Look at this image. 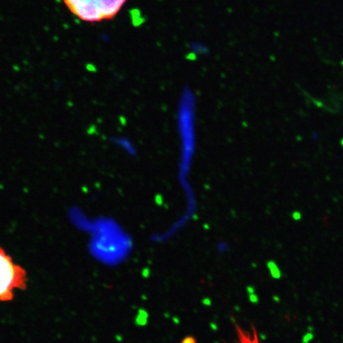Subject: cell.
Segmentation results:
<instances>
[{
  "instance_id": "cell-1",
  "label": "cell",
  "mask_w": 343,
  "mask_h": 343,
  "mask_svg": "<svg viewBox=\"0 0 343 343\" xmlns=\"http://www.w3.org/2000/svg\"><path fill=\"white\" fill-rule=\"evenodd\" d=\"M176 134L177 137V180L184 200L183 211L172 222L171 229H176L189 223L196 212V199L193 188V169L199 147L198 121L191 108L181 107L176 114Z\"/></svg>"
},
{
  "instance_id": "cell-2",
  "label": "cell",
  "mask_w": 343,
  "mask_h": 343,
  "mask_svg": "<svg viewBox=\"0 0 343 343\" xmlns=\"http://www.w3.org/2000/svg\"><path fill=\"white\" fill-rule=\"evenodd\" d=\"M127 0H63L72 14L88 22L113 19Z\"/></svg>"
},
{
  "instance_id": "cell-3",
  "label": "cell",
  "mask_w": 343,
  "mask_h": 343,
  "mask_svg": "<svg viewBox=\"0 0 343 343\" xmlns=\"http://www.w3.org/2000/svg\"><path fill=\"white\" fill-rule=\"evenodd\" d=\"M26 270L15 264L0 247V301H10L16 290L26 289Z\"/></svg>"
},
{
  "instance_id": "cell-4",
  "label": "cell",
  "mask_w": 343,
  "mask_h": 343,
  "mask_svg": "<svg viewBox=\"0 0 343 343\" xmlns=\"http://www.w3.org/2000/svg\"><path fill=\"white\" fill-rule=\"evenodd\" d=\"M236 343H261L254 327H251L249 330H246L243 327L236 326Z\"/></svg>"
},
{
  "instance_id": "cell-5",
  "label": "cell",
  "mask_w": 343,
  "mask_h": 343,
  "mask_svg": "<svg viewBox=\"0 0 343 343\" xmlns=\"http://www.w3.org/2000/svg\"><path fill=\"white\" fill-rule=\"evenodd\" d=\"M115 143L117 147L120 149L121 153H122L123 154L129 157H134L137 154V146L133 142L132 139L127 136L121 135L116 138Z\"/></svg>"
}]
</instances>
